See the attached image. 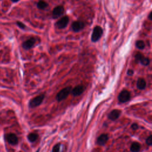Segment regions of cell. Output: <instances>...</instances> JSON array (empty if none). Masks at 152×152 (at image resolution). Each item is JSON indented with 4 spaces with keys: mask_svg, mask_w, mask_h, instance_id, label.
<instances>
[{
    "mask_svg": "<svg viewBox=\"0 0 152 152\" xmlns=\"http://www.w3.org/2000/svg\"><path fill=\"white\" fill-rule=\"evenodd\" d=\"M103 35V29L100 26H96L93 29L91 36V41L93 42H98Z\"/></svg>",
    "mask_w": 152,
    "mask_h": 152,
    "instance_id": "6da1fadb",
    "label": "cell"
},
{
    "mask_svg": "<svg viewBox=\"0 0 152 152\" xmlns=\"http://www.w3.org/2000/svg\"><path fill=\"white\" fill-rule=\"evenodd\" d=\"M71 87H66L60 90L56 96V99L58 101H61L68 97L71 92Z\"/></svg>",
    "mask_w": 152,
    "mask_h": 152,
    "instance_id": "7a4b0ae2",
    "label": "cell"
},
{
    "mask_svg": "<svg viewBox=\"0 0 152 152\" xmlns=\"http://www.w3.org/2000/svg\"><path fill=\"white\" fill-rule=\"evenodd\" d=\"M69 23V17L67 16H64L61 17L60 20H58L55 23V27L58 29H63L67 26Z\"/></svg>",
    "mask_w": 152,
    "mask_h": 152,
    "instance_id": "3957f363",
    "label": "cell"
},
{
    "mask_svg": "<svg viewBox=\"0 0 152 152\" xmlns=\"http://www.w3.org/2000/svg\"><path fill=\"white\" fill-rule=\"evenodd\" d=\"M44 98H45V94H41L39 95V96H37L35 98L31 99L29 102V107L35 108L39 106L43 102Z\"/></svg>",
    "mask_w": 152,
    "mask_h": 152,
    "instance_id": "277c9868",
    "label": "cell"
},
{
    "mask_svg": "<svg viewBox=\"0 0 152 152\" xmlns=\"http://www.w3.org/2000/svg\"><path fill=\"white\" fill-rule=\"evenodd\" d=\"M64 8L62 5H58L55 7L52 11V18L56 19L62 16L64 13Z\"/></svg>",
    "mask_w": 152,
    "mask_h": 152,
    "instance_id": "5b68a950",
    "label": "cell"
},
{
    "mask_svg": "<svg viewBox=\"0 0 152 152\" xmlns=\"http://www.w3.org/2000/svg\"><path fill=\"white\" fill-rule=\"evenodd\" d=\"M130 93L127 90H123L118 96V100L121 103H126L130 99Z\"/></svg>",
    "mask_w": 152,
    "mask_h": 152,
    "instance_id": "8992f818",
    "label": "cell"
},
{
    "mask_svg": "<svg viewBox=\"0 0 152 152\" xmlns=\"http://www.w3.org/2000/svg\"><path fill=\"white\" fill-rule=\"evenodd\" d=\"M85 27V24L81 21L74 22L71 24V29L74 32H79Z\"/></svg>",
    "mask_w": 152,
    "mask_h": 152,
    "instance_id": "52a82bcc",
    "label": "cell"
},
{
    "mask_svg": "<svg viewBox=\"0 0 152 152\" xmlns=\"http://www.w3.org/2000/svg\"><path fill=\"white\" fill-rule=\"evenodd\" d=\"M36 42V39L34 37H31L24 41L22 44L23 48L25 50H29L34 46Z\"/></svg>",
    "mask_w": 152,
    "mask_h": 152,
    "instance_id": "ba28073f",
    "label": "cell"
},
{
    "mask_svg": "<svg viewBox=\"0 0 152 152\" xmlns=\"http://www.w3.org/2000/svg\"><path fill=\"white\" fill-rule=\"evenodd\" d=\"M135 58L136 60L137 61H140V62L143 65L147 66L148 65H149L150 64V60L148 58H146V57L144 56L141 53H137L136 54V56H135Z\"/></svg>",
    "mask_w": 152,
    "mask_h": 152,
    "instance_id": "9c48e42d",
    "label": "cell"
},
{
    "mask_svg": "<svg viewBox=\"0 0 152 152\" xmlns=\"http://www.w3.org/2000/svg\"><path fill=\"white\" fill-rule=\"evenodd\" d=\"M6 140L9 144L12 145H16L18 144V140L17 136L13 133H10L6 136Z\"/></svg>",
    "mask_w": 152,
    "mask_h": 152,
    "instance_id": "30bf717a",
    "label": "cell"
},
{
    "mask_svg": "<svg viewBox=\"0 0 152 152\" xmlns=\"http://www.w3.org/2000/svg\"><path fill=\"white\" fill-rule=\"evenodd\" d=\"M121 113V111L120 110L113 109L109 113L108 118L112 121H115L119 117Z\"/></svg>",
    "mask_w": 152,
    "mask_h": 152,
    "instance_id": "8fae6325",
    "label": "cell"
},
{
    "mask_svg": "<svg viewBox=\"0 0 152 152\" xmlns=\"http://www.w3.org/2000/svg\"><path fill=\"white\" fill-rule=\"evenodd\" d=\"M108 136L106 134H101L97 139V144L99 146H103L107 143L108 140Z\"/></svg>",
    "mask_w": 152,
    "mask_h": 152,
    "instance_id": "7c38bea8",
    "label": "cell"
},
{
    "mask_svg": "<svg viewBox=\"0 0 152 152\" xmlns=\"http://www.w3.org/2000/svg\"><path fill=\"white\" fill-rule=\"evenodd\" d=\"M84 90V87L82 85H79L73 89V90H72V93L74 96H78L81 94H82Z\"/></svg>",
    "mask_w": 152,
    "mask_h": 152,
    "instance_id": "4fadbf2b",
    "label": "cell"
},
{
    "mask_svg": "<svg viewBox=\"0 0 152 152\" xmlns=\"http://www.w3.org/2000/svg\"><path fill=\"white\" fill-rule=\"evenodd\" d=\"M146 86V82L144 79L140 78L137 82V87L140 90L145 89Z\"/></svg>",
    "mask_w": 152,
    "mask_h": 152,
    "instance_id": "5bb4252c",
    "label": "cell"
},
{
    "mask_svg": "<svg viewBox=\"0 0 152 152\" xmlns=\"http://www.w3.org/2000/svg\"><path fill=\"white\" fill-rule=\"evenodd\" d=\"M140 145L137 142H134L131 145L130 150L131 152H138L140 150Z\"/></svg>",
    "mask_w": 152,
    "mask_h": 152,
    "instance_id": "9a60e30c",
    "label": "cell"
},
{
    "mask_svg": "<svg viewBox=\"0 0 152 152\" xmlns=\"http://www.w3.org/2000/svg\"><path fill=\"white\" fill-rule=\"evenodd\" d=\"M48 4L45 1H43V0L39 1L37 3V7L39 10H45L46 8L48 7Z\"/></svg>",
    "mask_w": 152,
    "mask_h": 152,
    "instance_id": "2e32d148",
    "label": "cell"
},
{
    "mask_svg": "<svg viewBox=\"0 0 152 152\" xmlns=\"http://www.w3.org/2000/svg\"><path fill=\"white\" fill-rule=\"evenodd\" d=\"M136 46L137 48L139 50H143L145 48V43L143 41L138 40V41H137L136 42Z\"/></svg>",
    "mask_w": 152,
    "mask_h": 152,
    "instance_id": "e0dca14e",
    "label": "cell"
},
{
    "mask_svg": "<svg viewBox=\"0 0 152 152\" xmlns=\"http://www.w3.org/2000/svg\"><path fill=\"white\" fill-rule=\"evenodd\" d=\"M37 138H38V136L37 134H35V133H31V134H29L27 136L28 140L31 142L35 141Z\"/></svg>",
    "mask_w": 152,
    "mask_h": 152,
    "instance_id": "ac0fdd59",
    "label": "cell"
},
{
    "mask_svg": "<svg viewBox=\"0 0 152 152\" xmlns=\"http://www.w3.org/2000/svg\"><path fill=\"white\" fill-rule=\"evenodd\" d=\"M146 144L150 146L152 145V136L151 135L149 136L146 139Z\"/></svg>",
    "mask_w": 152,
    "mask_h": 152,
    "instance_id": "d6986e66",
    "label": "cell"
},
{
    "mask_svg": "<svg viewBox=\"0 0 152 152\" xmlns=\"http://www.w3.org/2000/svg\"><path fill=\"white\" fill-rule=\"evenodd\" d=\"M60 145L57 144L54 147L52 152H60Z\"/></svg>",
    "mask_w": 152,
    "mask_h": 152,
    "instance_id": "ffe728a7",
    "label": "cell"
},
{
    "mask_svg": "<svg viewBox=\"0 0 152 152\" xmlns=\"http://www.w3.org/2000/svg\"><path fill=\"white\" fill-rule=\"evenodd\" d=\"M16 24L18 26V27H19L20 29H24L26 28L25 24L21 22H17Z\"/></svg>",
    "mask_w": 152,
    "mask_h": 152,
    "instance_id": "44dd1931",
    "label": "cell"
},
{
    "mask_svg": "<svg viewBox=\"0 0 152 152\" xmlns=\"http://www.w3.org/2000/svg\"><path fill=\"white\" fill-rule=\"evenodd\" d=\"M138 128V125L137 124H136V123L132 124L131 125V128L133 130H136Z\"/></svg>",
    "mask_w": 152,
    "mask_h": 152,
    "instance_id": "7402d4cb",
    "label": "cell"
},
{
    "mask_svg": "<svg viewBox=\"0 0 152 152\" xmlns=\"http://www.w3.org/2000/svg\"><path fill=\"white\" fill-rule=\"evenodd\" d=\"M127 74L128 75H132L133 74H134V71H133L132 70H128L127 71Z\"/></svg>",
    "mask_w": 152,
    "mask_h": 152,
    "instance_id": "603a6c76",
    "label": "cell"
},
{
    "mask_svg": "<svg viewBox=\"0 0 152 152\" xmlns=\"http://www.w3.org/2000/svg\"><path fill=\"white\" fill-rule=\"evenodd\" d=\"M149 20H152V12H151L149 13Z\"/></svg>",
    "mask_w": 152,
    "mask_h": 152,
    "instance_id": "cb8c5ba5",
    "label": "cell"
},
{
    "mask_svg": "<svg viewBox=\"0 0 152 152\" xmlns=\"http://www.w3.org/2000/svg\"><path fill=\"white\" fill-rule=\"evenodd\" d=\"M11 1L13 2V3H17L18 1H20V0H11Z\"/></svg>",
    "mask_w": 152,
    "mask_h": 152,
    "instance_id": "d4e9b609",
    "label": "cell"
}]
</instances>
